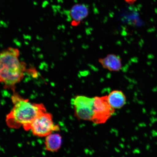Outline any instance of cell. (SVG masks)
Masks as SVG:
<instances>
[{"mask_svg": "<svg viewBox=\"0 0 157 157\" xmlns=\"http://www.w3.org/2000/svg\"><path fill=\"white\" fill-rule=\"evenodd\" d=\"M94 98L78 95L73 98L72 101L74 108L94 107Z\"/></svg>", "mask_w": 157, "mask_h": 157, "instance_id": "obj_9", "label": "cell"}, {"mask_svg": "<svg viewBox=\"0 0 157 157\" xmlns=\"http://www.w3.org/2000/svg\"><path fill=\"white\" fill-rule=\"evenodd\" d=\"M58 125L55 124L52 114L47 111L39 114L33 121L29 130L39 137H46L55 131L59 130Z\"/></svg>", "mask_w": 157, "mask_h": 157, "instance_id": "obj_3", "label": "cell"}, {"mask_svg": "<svg viewBox=\"0 0 157 157\" xmlns=\"http://www.w3.org/2000/svg\"><path fill=\"white\" fill-rule=\"evenodd\" d=\"M88 11L85 5L78 4L74 6L70 10V15L72 24L76 25L87 16Z\"/></svg>", "mask_w": 157, "mask_h": 157, "instance_id": "obj_6", "label": "cell"}, {"mask_svg": "<svg viewBox=\"0 0 157 157\" xmlns=\"http://www.w3.org/2000/svg\"><path fill=\"white\" fill-rule=\"evenodd\" d=\"M62 137L59 134L52 133L46 137L44 144L47 150L52 152H57L62 144Z\"/></svg>", "mask_w": 157, "mask_h": 157, "instance_id": "obj_8", "label": "cell"}, {"mask_svg": "<svg viewBox=\"0 0 157 157\" xmlns=\"http://www.w3.org/2000/svg\"><path fill=\"white\" fill-rule=\"evenodd\" d=\"M13 107L6 117V122L10 128L19 129L22 127L28 131L33 121L39 114L46 111L42 103L31 102L14 91L11 96Z\"/></svg>", "mask_w": 157, "mask_h": 157, "instance_id": "obj_1", "label": "cell"}, {"mask_svg": "<svg viewBox=\"0 0 157 157\" xmlns=\"http://www.w3.org/2000/svg\"><path fill=\"white\" fill-rule=\"evenodd\" d=\"M94 115L92 121L96 124L105 123L115 112L108 101L107 96L94 97Z\"/></svg>", "mask_w": 157, "mask_h": 157, "instance_id": "obj_4", "label": "cell"}, {"mask_svg": "<svg viewBox=\"0 0 157 157\" xmlns=\"http://www.w3.org/2000/svg\"><path fill=\"white\" fill-rule=\"evenodd\" d=\"M99 62L104 68L111 71H118L122 67L121 59L115 54L107 55L105 57L100 59Z\"/></svg>", "mask_w": 157, "mask_h": 157, "instance_id": "obj_5", "label": "cell"}, {"mask_svg": "<svg viewBox=\"0 0 157 157\" xmlns=\"http://www.w3.org/2000/svg\"><path fill=\"white\" fill-rule=\"evenodd\" d=\"M127 3L130 4H132L134 3L136 0H125Z\"/></svg>", "mask_w": 157, "mask_h": 157, "instance_id": "obj_10", "label": "cell"}, {"mask_svg": "<svg viewBox=\"0 0 157 157\" xmlns=\"http://www.w3.org/2000/svg\"><path fill=\"white\" fill-rule=\"evenodd\" d=\"M18 49L9 47L0 52V82L6 89L15 91L16 85L24 77L27 64L19 59Z\"/></svg>", "mask_w": 157, "mask_h": 157, "instance_id": "obj_2", "label": "cell"}, {"mask_svg": "<svg viewBox=\"0 0 157 157\" xmlns=\"http://www.w3.org/2000/svg\"><path fill=\"white\" fill-rule=\"evenodd\" d=\"M108 101L113 109H121L126 103V98L123 92L115 90L107 96Z\"/></svg>", "mask_w": 157, "mask_h": 157, "instance_id": "obj_7", "label": "cell"}]
</instances>
